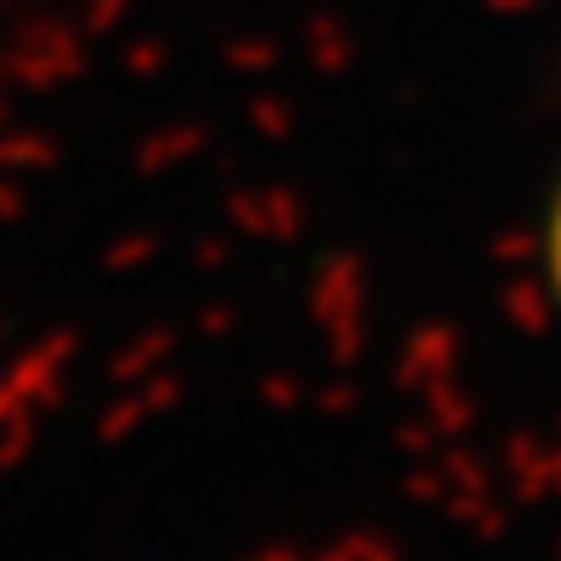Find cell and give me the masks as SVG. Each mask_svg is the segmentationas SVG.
Returning a JSON list of instances; mask_svg holds the SVG:
<instances>
[{
  "instance_id": "1",
  "label": "cell",
  "mask_w": 561,
  "mask_h": 561,
  "mask_svg": "<svg viewBox=\"0 0 561 561\" xmlns=\"http://www.w3.org/2000/svg\"><path fill=\"white\" fill-rule=\"evenodd\" d=\"M551 276L561 286V198H557V214H551Z\"/></svg>"
}]
</instances>
